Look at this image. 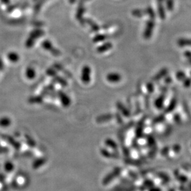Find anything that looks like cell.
<instances>
[{"instance_id": "obj_5", "label": "cell", "mask_w": 191, "mask_h": 191, "mask_svg": "<svg viewBox=\"0 0 191 191\" xmlns=\"http://www.w3.org/2000/svg\"><path fill=\"white\" fill-rule=\"evenodd\" d=\"M8 59L12 62H17L19 60V55L14 52H11L7 55Z\"/></svg>"}, {"instance_id": "obj_2", "label": "cell", "mask_w": 191, "mask_h": 191, "mask_svg": "<svg viewBox=\"0 0 191 191\" xmlns=\"http://www.w3.org/2000/svg\"><path fill=\"white\" fill-rule=\"evenodd\" d=\"M121 79V76L117 73H109L107 76V80L110 82H116Z\"/></svg>"}, {"instance_id": "obj_1", "label": "cell", "mask_w": 191, "mask_h": 191, "mask_svg": "<svg viewBox=\"0 0 191 191\" xmlns=\"http://www.w3.org/2000/svg\"><path fill=\"white\" fill-rule=\"evenodd\" d=\"M91 68L88 66L83 67L81 74V80L83 82L87 84L91 80Z\"/></svg>"}, {"instance_id": "obj_10", "label": "cell", "mask_w": 191, "mask_h": 191, "mask_svg": "<svg viewBox=\"0 0 191 191\" xmlns=\"http://www.w3.org/2000/svg\"><path fill=\"white\" fill-rule=\"evenodd\" d=\"M33 45H34V39L31 37L29 38V39L27 40L26 42V46L27 47H31Z\"/></svg>"}, {"instance_id": "obj_8", "label": "cell", "mask_w": 191, "mask_h": 191, "mask_svg": "<svg viewBox=\"0 0 191 191\" xmlns=\"http://www.w3.org/2000/svg\"><path fill=\"white\" fill-rule=\"evenodd\" d=\"M111 44L110 43H107L104 45H103L99 47H98V51L99 52H104L106 51L107 50H108L109 49H110V48L111 47Z\"/></svg>"}, {"instance_id": "obj_12", "label": "cell", "mask_w": 191, "mask_h": 191, "mask_svg": "<svg viewBox=\"0 0 191 191\" xmlns=\"http://www.w3.org/2000/svg\"><path fill=\"white\" fill-rule=\"evenodd\" d=\"M69 1H70V2L71 3H74L75 2L76 0H69Z\"/></svg>"}, {"instance_id": "obj_11", "label": "cell", "mask_w": 191, "mask_h": 191, "mask_svg": "<svg viewBox=\"0 0 191 191\" xmlns=\"http://www.w3.org/2000/svg\"><path fill=\"white\" fill-rule=\"evenodd\" d=\"M3 69V62L1 61V60H0V69Z\"/></svg>"}, {"instance_id": "obj_4", "label": "cell", "mask_w": 191, "mask_h": 191, "mask_svg": "<svg viewBox=\"0 0 191 191\" xmlns=\"http://www.w3.org/2000/svg\"><path fill=\"white\" fill-rule=\"evenodd\" d=\"M26 75L29 79H33L36 76L35 70L33 68H28L26 70Z\"/></svg>"}, {"instance_id": "obj_3", "label": "cell", "mask_w": 191, "mask_h": 191, "mask_svg": "<svg viewBox=\"0 0 191 191\" xmlns=\"http://www.w3.org/2000/svg\"><path fill=\"white\" fill-rule=\"evenodd\" d=\"M59 97L61 99V101L62 102V104L64 106H68L70 104V100L69 97L67 96L66 94H65L62 92H59Z\"/></svg>"}, {"instance_id": "obj_9", "label": "cell", "mask_w": 191, "mask_h": 191, "mask_svg": "<svg viewBox=\"0 0 191 191\" xmlns=\"http://www.w3.org/2000/svg\"><path fill=\"white\" fill-rule=\"evenodd\" d=\"M14 168V166L11 163H6L5 164V170L7 171H12Z\"/></svg>"}, {"instance_id": "obj_7", "label": "cell", "mask_w": 191, "mask_h": 191, "mask_svg": "<svg viewBox=\"0 0 191 191\" xmlns=\"http://www.w3.org/2000/svg\"><path fill=\"white\" fill-rule=\"evenodd\" d=\"M42 46H43V47L45 49H46V50H49V51H51L52 53H53V54H55V53H54V51H53V46H52V45L51 44V43L50 42H49V41H44V42H43V43H42Z\"/></svg>"}, {"instance_id": "obj_6", "label": "cell", "mask_w": 191, "mask_h": 191, "mask_svg": "<svg viewBox=\"0 0 191 191\" xmlns=\"http://www.w3.org/2000/svg\"><path fill=\"white\" fill-rule=\"evenodd\" d=\"M11 124V120L7 118H3L0 119V126L7 127Z\"/></svg>"}]
</instances>
